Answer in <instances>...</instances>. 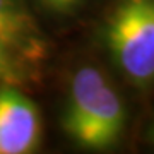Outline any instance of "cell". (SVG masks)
<instances>
[{
	"label": "cell",
	"instance_id": "5",
	"mask_svg": "<svg viewBox=\"0 0 154 154\" xmlns=\"http://www.w3.org/2000/svg\"><path fill=\"white\" fill-rule=\"evenodd\" d=\"M19 48L16 43L0 36V81L9 79L16 72V50Z\"/></svg>",
	"mask_w": 154,
	"mask_h": 154
},
{
	"label": "cell",
	"instance_id": "1",
	"mask_svg": "<svg viewBox=\"0 0 154 154\" xmlns=\"http://www.w3.org/2000/svg\"><path fill=\"white\" fill-rule=\"evenodd\" d=\"M123 127L125 110L116 91L98 69H81L72 81L65 132L86 149H108L118 142Z\"/></svg>",
	"mask_w": 154,
	"mask_h": 154
},
{
	"label": "cell",
	"instance_id": "6",
	"mask_svg": "<svg viewBox=\"0 0 154 154\" xmlns=\"http://www.w3.org/2000/svg\"><path fill=\"white\" fill-rule=\"evenodd\" d=\"M45 5L51 9V11H57V12H69L70 9L81 2V0H41Z\"/></svg>",
	"mask_w": 154,
	"mask_h": 154
},
{
	"label": "cell",
	"instance_id": "2",
	"mask_svg": "<svg viewBox=\"0 0 154 154\" xmlns=\"http://www.w3.org/2000/svg\"><path fill=\"white\" fill-rule=\"evenodd\" d=\"M106 43L134 82L154 81V0H122L108 21Z\"/></svg>",
	"mask_w": 154,
	"mask_h": 154
},
{
	"label": "cell",
	"instance_id": "3",
	"mask_svg": "<svg viewBox=\"0 0 154 154\" xmlns=\"http://www.w3.org/2000/svg\"><path fill=\"white\" fill-rule=\"evenodd\" d=\"M41 139V118L33 101L14 88L0 89V154H28Z\"/></svg>",
	"mask_w": 154,
	"mask_h": 154
},
{
	"label": "cell",
	"instance_id": "4",
	"mask_svg": "<svg viewBox=\"0 0 154 154\" xmlns=\"http://www.w3.org/2000/svg\"><path fill=\"white\" fill-rule=\"evenodd\" d=\"M36 31L33 17L21 0H0V36L17 46L29 45Z\"/></svg>",
	"mask_w": 154,
	"mask_h": 154
}]
</instances>
